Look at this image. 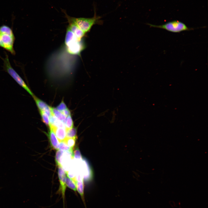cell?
Returning <instances> with one entry per match:
<instances>
[{
    "label": "cell",
    "mask_w": 208,
    "mask_h": 208,
    "mask_svg": "<svg viewBox=\"0 0 208 208\" xmlns=\"http://www.w3.org/2000/svg\"><path fill=\"white\" fill-rule=\"evenodd\" d=\"M60 112L66 117L70 115V111L68 108Z\"/></svg>",
    "instance_id": "cell-24"
},
{
    "label": "cell",
    "mask_w": 208,
    "mask_h": 208,
    "mask_svg": "<svg viewBox=\"0 0 208 208\" xmlns=\"http://www.w3.org/2000/svg\"><path fill=\"white\" fill-rule=\"evenodd\" d=\"M51 129L55 134L59 142L64 141L66 138V128L60 127H51Z\"/></svg>",
    "instance_id": "cell-10"
},
{
    "label": "cell",
    "mask_w": 208,
    "mask_h": 208,
    "mask_svg": "<svg viewBox=\"0 0 208 208\" xmlns=\"http://www.w3.org/2000/svg\"><path fill=\"white\" fill-rule=\"evenodd\" d=\"M63 151L58 150L57 151L55 155V161L57 164L58 166H61V159L64 153Z\"/></svg>",
    "instance_id": "cell-19"
},
{
    "label": "cell",
    "mask_w": 208,
    "mask_h": 208,
    "mask_svg": "<svg viewBox=\"0 0 208 208\" xmlns=\"http://www.w3.org/2000/svg\"><path fill=\"white\" fill-rule=\"evenodd\" d=\"M66 184L68 187L76 192L77 189L75 183L68 177H66Z\"/></svg>",
    "instance_id": "cell-16"
},
{
    "label": "cell",
    "mask_w": 208,
    "mask_h": 208,
    "mask_svg": "<svg viewBox=\"0 0 208 208\" xmlns=\"http://www.w3.org/2000/svg\"><path fill=\"white\" fill-rule=\"evenodd\" d=\"M147 25L151 27L164 29L175 33H180L194 29L192 28L188 27L184 23L178 20L168 22L160 25H156L149 23H148Z\"/></svg>",
    "instance_id": "cell-5"
},
{
    "label": "cell",
    "mask_w": 208,
    "mask_h": 208,
    "mask_svg": "<svg viewBox=\"0 0 208 208\" xmlns=\"http://www.w3.org/2000/svg\"><path fill=\"white\" fill-rule=\"evenodd\" d=\"M58 166V175L60 182L59 192L61 194L63 199L64 208V206L65 194L66 188V175L65 172L62 166Z\"/></svg>",
    "instance_id": "cell-6"
},
{
    "label": "cell",
    "mask_w": 208,
    "mask_h": 208,
    "mask_svg": "<svg viewBox=\"0 0 208 208\" xmlns=\"http://www.w3.org/2000/svg\"><path fill=\"white\" fill-rule=\"evenodd\" d=\"M77 190L82 200L84 205L86 207V203L85 200L84 192L83 181L79 182L76 181V182Z\"/></svg>",
    "instance_id": "cell-14"
},
{
    "label": "cell",
    "mask_w": 208,
    "mask_h": 208,
    "mask_svg": "<svg viewBox=\"0 0 208 208\" xmlns=\"http://www.w3.org/2000/svg\"><path fill=\"white\" fill-rule=\"evenodd\" d=\"M64 124L66 130L73 127V122L70 115L66 118Z\"/></svg>",
    "instance_id": "cell-17"
},
{
    "label": "cell",
    "mask_w": 208,
    "mask_h": 208,
    "mask_svg": "<svg viewBox=\"0 0 208 208\" xmlns=\"http://www.w3.org/2000/svg\"><path fill=\"white\" fill-rule=\"evenodd\" d=\"M50 109L52 114L64 123L66 118V117L56 108L50 107Z\"/></svg>",
    "instance_id": "cell-13"
},
{
    "label": "cell",
    "mask_w": 208,
    "mask_h": 208,
    "mask_svg": "<svg viewBox=\"0 0 208 208\" xmlns=\"http://www.w3.org/2000/svg\"><path fill=\"white\" fill-rule=\"evenodd\" d=\"M65 44L67 51L73 55H80L85 49V45L82 40L79 39L67 27L66 34Z\"/></svg>",
    "instance_id": "cell-3"
},
{
    "label": "cell",
    "mask_w": 208,
    "mask_h": 208,
    "mask_svg": "<svg viewBox=\"0 0 208 208\" xmlns=\"http://www.w3.org/2000/svg\"><path fill=\"white\" fill-rule=\"evenodd\" d=\"M5 57L4 58L1 57L3 61V70L33 97L34 95L33 93L22 78L13 68L9 61L8 55L5 52Z\"/></svg>",
    "instance_id": "cell-4"
},
{
    "label": "cell",
    "mask_w": 208,
    "mask_h": 208,
    "mask_svg": "<svg viewBox=\"0 0 208 208\" xmlns=\"http://www.w3.org/2000/svg\"><path fill=\"white\" fill-rule=\"evenodd\" d=\"M79 169L83 174V179L85 181H88L92 179V170L86 160L82 158Z\"/></svg>",
    "instance_id": "cell-7"
},
{
    "label": "cell",
    "mask_w": 208,
    "mask_h": 208,
    "mask_svg": "<svg viewBox=\"0 0 208 208\" xmlns=\"http://www.w3.org/2000/svg\"><path fill=\"white\" fill-rule=\"evenodd\" d=\"M73 157L75 160L80 161L82 160L81 155L78 148H76L74 152Z\"/></svg>",
    "instance_id": "cell-22"
},
{
    "label": "cell",
    "mask_w": 208,
    "mask_h": 208,
    "mask_svg": "<svg viewBox=\"0 0 208 208\" xmlns=\"http://www.w3.org/2000/svg\"><path fill=\"white\" fill-rule=\"evenodd\" d=\"M62 11L64 14L65 17L68 22H71L74 23L86 34L90 31L93 25L102 23L101 20V17L96 15L95 8L94 16L93 17L90 18L71 17L67 14L65 10H63Z\"/></svg>",
    "instance_id": "cell-1"
},
{
    "label": "cell",
    "mask_w": 208,
    "mask_h": 208,
    "mask_svg": "<svg viewBox=\"0 0 208 208\" xmlns=\"http://www.w3.org/2000/svg\"><path fill=\"white\" fill-rule=\"evenodd\" d=\"M76 140V139L75 138H66L63 141L68 146L73 148L75 144Z\"/></svg>",
    "instance_id": "cell-21"
},
{
    "label": "cell",
    "mask_w": 208,
    "mask_h": 208,
    "mask_svg": "<svg viewBox=\"0 0 208 208\" xmlns=\"http://www.w3.org/2000/svg\"><path fill=\"white\" fill-rule=\"evenodd\" d=\"M50 129L48 136L51 145L53 149L57 150L59 148L60 142L53 130Z\"/></svg>",
    "instance_id": "cell-11"
},
{
    "label": "cell",
    "mask_w": 208,
    "mask_h": 208,
    "mask_svg": "<svg viewBox=\"0 0 208 208\" xmlns=\"http://www.w3.org/2000/svg\"><path fill=\"white\" fill-rule=\"evenodd\" d=\"M39 111L42 121L47 126L49 127L50 124L49 116L44 112L41 110H39Z\"/></svg>",
    "instance_id": "cell-18"
},
{
    "label": "cell",
    "mask_w": 208,
    "mask_h": 208,
    "mask_svg": "<svg viewBox=\"0 0 208 208\" xmlns=\"http://www.w3.org/2000/svg\"><path fill=\"white\" fill-rule=\"evenodd\" d=\"M69 25L68 26L70 30L75 35L79 40L83 39L86 34L81 30L77 25L71 22H68Z\"/></svg>",
    "instance_id": "cell-9"
},
{
    "label": "cell",
    "mask_w": 208,
    "mask_h": 208,
    "mask_svg": "<svg viewBox=\"0 0 208 208\" xmlns=\"http://www.w3.org/2000/svg\"><path fill=\"white\" fill-rule=\"evenodd\" d=\"M59 149L63 151H73V148L68 146L63 141L60 142Z\"/></svg>",
    "instance_id": "cell-20"
},
{
    "label": "cell",
    "mask_w": 208,
    "mask_h": 208,
    "mask_svg": "<svg viewBox=\"0 0 208 208\" xmlns=\"http://www.w3.org/2000/svg\"><path fill=\"white\" fill-rule=\"evenodd\" d=\"M67 108L66 105L63 101H62L56 108L60 112H62Z\"/></svg>",
    "instance_id": "cell-23"
},
{
    "label": "cell",
    "mask_w": 208,
    "mask_h": 208,
    "mask_svg": "<svg viewBox=\"0 0 208 208\" xmlns=\"http://www.w3.org/2000/svg\"><path fill=\"white\" fill-rule=\"evenodd\" d=\"M77 129L75 128L72 127L66 130V138L77 139Z\"/></svg>",
    "instance_id": "cell-15"
},
{
    "label": "cell",
    "mask_w": 208,
    "mask_h": 208,
    "mask_svg": "<svg viewBox=\"0 0 208 208\" xmlns=\"http://www.w3.org/2000/svg\"><path fill=\"white\" fill-rule=\"evenodd\" d=\"M49 128L51 127H60L66 128L64 123L59 120L53 115L51 114L49 116Z\"/></svg>",
    "instance_id": "cell-12"
},
{
    "label": "cell",
    "mask_w": 208,
    "mask_h": 208,
    "mask_svg": "<svg viewBox=\"0 0 208 208\" xmlns=\"http://www.w3.org/2000/svg\"><path fill=\"white\" fill-rule=\"evenodd\" d=\"M33 97L39 110L44 112L49 117L52 114L50 107L35 96L34 95Z\"/></svg>",
    "instance_id": "cell-8"
},
{
    "label": "cell",
    "mask_w": 208,
    "mask_h": 208,
    "mask_svg": "<svg viewBox=\"0 0 208 208\" xmlns=\"http://www.w3.org/2000/svg\"><path fill=\"white\" fill-rule=\"evenodd\" d=\"M15 39L12 28L5 25L0 26V47L13 55L16 54L14 48Z\"/></svg>",
    "instance_id": "cell-2"
}]
</instances>
